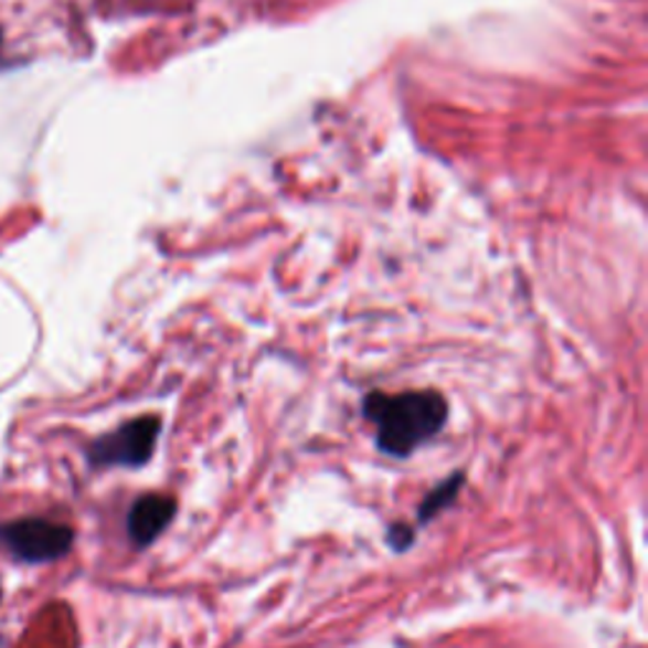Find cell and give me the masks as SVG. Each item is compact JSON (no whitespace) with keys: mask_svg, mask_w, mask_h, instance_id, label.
<instances>
[{"mask_svg":"<svg viewBox=\"0 0 648 648\" xmlns=\"http://www.w3.org/2000/svg\"><path fill=\"white\" fill-rule=\"evenodd\" d=\"M362 413L375 423L380 452L403 459L444 428L448 408L438 393L413 391L401 395L370 393L362 401Z\"/></svg>","mask_w":648,"mask_h":648,"instance_id":"6da1fadb","label":"cell"},{"mask_svg":"<svg viewBox=\"0 0 648 648\" xmlns=\"http://www.w3.org/2000/svg\"><path fill=\"white\" fill-rule=\"evenodd\" d=\"M0 544L25 563H51L72 550L74 532L66 524L33 517L0 524Z\"/></svg>","mask_w":648,"mask_h":648,"instance_id":"7a4b0ae2","label":"cell"},{"mask_svg":"<svg viewBox=\"0 0 648 648\" xmlns=\"http://www.w3.org/2000/svg\"><path fill=\"white\" fill-rule=\"evenodd\" d=\"M160 436V421L155 416L135 418L111 434L94 440L89 459L94 466H142L150 461Z\"/></svg>","mask_w":648,"mask_h":648,"instance_id":"3957f363","label":"cell"},{"mask_svg":"<svg viewBox=\"0 0 648 648\" xmlns=\"http://www.w3.org/2000/svg\"><path fill=\"white\" fill-rule=\"evenodd\" d=\"M178 507L176 499L166 495H147L137 499L129 509L127 517V532L137 548H147V544L155 542L166 532V527L172 522Z\"/></svg>","mask_w":648,"mask_h":648,"instance_id":"277c9868","label":"cell"},{"mask_svg":"<svg viewBox=\"0 0 648 648\" xmlns=\"http://www.w3.org/2000/svg\"><path fill=\"white\" fill-rule=\"evenodd\" d=\"M461 474H454V479L452 481H444L440 484L438 489H434L428 495V499L426 502L421 504V520H431V517H434L436 512H440V509H444L448 502H452V499L459 495V484H461Z\"/></svg>","mask_w":648,"mask_h":648,"instance_id":"5b68a950","label":"cell"},{"mask_svg":"<svg viewBox=\"0 0 648 648\" xmlns=\"http://www.w3.org/2000/svg\"><path fill=\"white\" fill-rule=\"evenodd\" d=\"M0 41H3V33H0Z\"/></svg>","mask_w":648,"mask_h":648,"instance_id":"8992f818","label":"cell"}]
</instances>
